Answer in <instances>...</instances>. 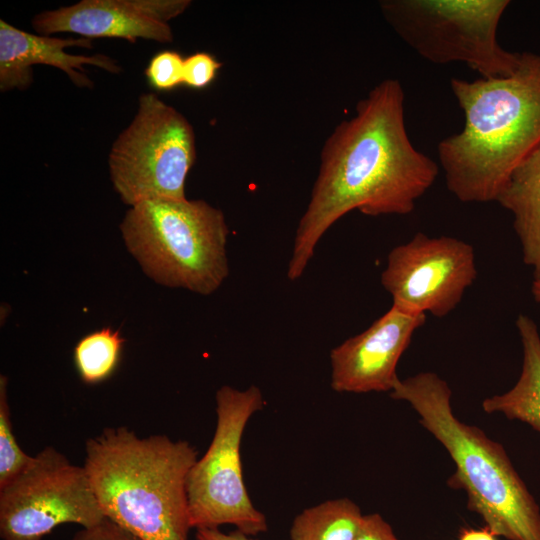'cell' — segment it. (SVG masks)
I'll return each mask as SVG.
<instances>
[{
    "instance_id": "6da1fadb",
    "label": "cell",
    "mask_w": 540,
    "mask_h": 540,
    "mask_svg": "<svg viewBox=\"0 0 540 540\" xmlns=\"http://www.w3.org/2000/svg\"><path fill=\"white\" fill-rule=\"evenodd\" d=\"M404 90L376 84L326 139L311 197L299 220L287 278L299 279L327 230L347 213L407 215L434 184L438 163L411 142Z\"/></svg>"
},
{
    "instance_id": "7a4b0ae2",
    "label": "cell",
    "mask_w": 540,
    "mask_h": 540,
    "mask_svg": "<svg viewBox=\"0 0 540 540\" xmlns=\"http://www.w3.org/2000/svg\"><path fill=\"white\" fill-rule=\"evenodd\" d=\"M450 87L464 125L437 145L447 189L464 203L496 201L512 172L540 146V54L520 52L508 76L452 78Z\"/></svg>"
},
{
    "instance_id": "3957f363",
    "label": "cell",
    "mask_w": 540,
    "mask_h": 540,
    "mask_svg": "<svg viewBox=\"0 0 540 540\" xmlns=\"http://www.w3.org/2000/svg\"><path fill=\"white\" fill-rule=\"evenodd\" d=\"M197 459L186 440L121 426L86 441L83 467L106 519L139 540H188L186 482Z\"/></svg>"
},
{
    "instance_id": "277c9868",
    "label": "cell",
    "mask_w": 540,
    "mask_h": 540,
    "mask_svg": "<svg viewBox=\"0 0 540 540\" xmlns=\"http://www.w3.org/2000/svg\"><path fill=\"white\" fill-rule=\"evenodd\" d=\"M391 398L406 401L419 423L447 450L455 464L448 483L462 488L468 508L495 536L540 540V509L505 449L480 428L460 421L448 383L434 372L399 379Z\"/></svg>"
},
{
    "instance_id": "5b68a950",
    "label": "cell",
    "mask_w": 540,
    "mask_h": 540,
    "mask_svg": "<svg viewBox=\"0 0 540 540\" xmlns=\"http://www.w3.org/2000/svg\"><path fill=\"white\" fill-rule=\"evenodd\" d=\"M120 230L145 274L158 284L201 295L228 277L224 214L204 200L150 199L131 206Z\"/></svg>"
},
{
    "instance_id": "8992f818",
    "label": "cell",
    "mask_w": 540,
    "mask_h": 540,
    "mask_svg": "<svg viewBox=\"0 0 540 540\" xmlns=\"http://www.w3.org/2000/svg\"><path fill=\"white\" fill-rule=\"evenodd\" d=\"M509 0H384L385 21L420 57L434 64L465 63L481 78L512 74L520 52L498 41Z\"/></svg>"
},
{
    "instance_id": "52a82bcc",
    "label": "cell",
    "mask_w": 540,
    "mask_h": 540,
    "mask_svg": "<svg viewBox=\"0 0 540 540\" xmlns=\"http://www.w3.org/2000/svg\"><path fill=\"white\" fill-rule=\"evenodd\" d=\"M261 390L224 385L216 392V429L205 454L191 467L186 492L191 527L234 525L248 536L267 530L264 514L247 492L240 446L249 419L264 407Z\"/></svg>"
},
{
    "instance_id": "ba28073f",
    "label": "cell",
    "mask_w": 540,
    "mask_h": 540,
    "mask_svg": "<svg viewBox=\"0 0 540 540\" xmlns=\"http://www.w3.org/2000/svg\"><path fill=\"white\" fill-rule=\"evenodd\" d=\"M195 159V133L187 118L156 94L144 93L111 147L108 168L115 191L133 206L150 199H186L185 181Z\"/></svg>"
},
{
    "instance_id": "9c48e42d",
    "label": "cell",
    "mask_w": 540,
    "mask_h": 540,
    "mask_svg": "<svg viewBox=\"0 0 540 540\" xmlns=\"http://www.w3.org/2000/svg\"><path fill=\"white\" fill-rule=\"evenodd\" d=\"M105 519L84 467L51 446L0 488L2 540H41L62 524L89 528Z\"/></svg>"
},
{
    "instance_id": "30bf717a",
    "label": "cell",
    "mask_w": 540,
    "mask_h": 540,
    "mask_svg": "<svg viewBox=\"0 0 540 540\" xmlns=\"http://www.w3.org/2000/svg\"><path fill=\"white\" fill-rule=\"evenodd\" d=\"M476 277L472 245L418 232L388 253L381 284L399 310L442 318L458 306Z\"/></svg>"
},
{
    "instance_id": "8fae6325",
    "label": "cell",
    "mask_w": 540,
    "mask_h": 540,
    "mask_svg": "<svg viewBox=\"0 0 540 540\" xmlns=\"http://www.w3.org/2000/svg\"><path fill=\"white\" fill-rule=\"evenodd\" d=\"M190 4L189 0H82L37 14L32 26L40 35L70 33L87 39L170 43L174 37L169 21Z\"/></svg>"
},
{
    "instance_id": "7c38bea8",
    "label": "cell",
    "mask_w": 540,
    "mask_h": 540,
    "mask_svg": "<svg viewBox=\"0 0 540 540\" xmlns=\"http://www.w3.org/2000/svg\"><path fill=\"white\" fill-rule=\"evenodd\" d=\"M426 314H409L392 306L365 331L330 352L331 388L336 392H391L396 368Z\"/></svg>"
},
{
    "instance_id": "4fadbf2b",
    "label": "cell",
    "mask_w": 540,
    "mask_h": 540,
    "mask_svg": "<svg viewBox=\"0 0 540 540\" xmlns=\"http://www.w3.org/2000/svg\"><path fill=\"white\" fill-rule=\"evenodd\" d=\"M68 47L92 48V40L32 34L0 20V90L27 89L33 82L32 66L36 64L62 70L78 87L93 86L84 65L110 73L121 70L114 59L104 54L74 55L65 51Z\"/></svg>"
},
{
    "instance_id": "5bb4252c",
    "label": "cell",
    "mask_w": 540,
    "mask_h": 540,
    "mask_svg": "<svg viewBox=\"0 0 540 540\" xmlns=\"http://www.w3.org/2000/svg\"><path fill=\"white\" fill-rule=\"evenodd\" d=\"M496 202L512 213L523 261L540 282V146L512 172Z\"/></svg>"
},
{
    "instance_id": "9a60e30c",
    "label": "cell",
    "mask_w": 540,
    "mask_h": 540,
    "mask_svg": "<svg viewBox=\"0 0 540 540\" xmlns=\"http://www.w3.org/2000/svg\"><path fill=\"white\" fill-rule=\"evenodd\" d=\"M516 327L523 348L520 377L507 392L484 399L482 408L486 413L520 420L540 432V335L527 315L517 317Z\"/></svg>"
},
{
    "instance_id": "2e32d148",
    "label": "cell",
    "mask_w": 540,
    "mask_h": 540,
    "mask_svg": "<svg viewBox=\"0 0 540 540\" xmlns=\"http://www.w3.org/2000/svg\"><path fill=\"white\" fill-rule=\"evenodd\" d=\"M364 515L348 498L322 502L307 508L293 520L291 540H354Z\"/></svg>"
},
{
    "instance_id": "e0dca14e",
    "label": "cell",
    "mask_w": 540,
    "mask_h": 540,
    "mask_svg": "<svg viewBox=\"0 0 540 540\" xmlns=\"http://www.w3.org/2000/svg\"><path fill=\"white\" fill-rule=\"evenodd\" d=\"M125 340L119 331L105 327L81 338L74 348L77 371L87 384L107 379L116 369Z\"/></svg>"
},
{
    "instance_id": "ac0fdd59",
    "label": "cell",
    "mask_w": 540,
    "mask_h": 540,
    "mask_svg": "<svg viewBox=\"0 0 540 540\" xmlns=\"http://www.w3.org/2000/svg\"><path fill=\"white\" fill-rule=\"evenodd\" d=\"M16 441L7 400V378L0 376V488L13 481L32 463Z\"/></svg>"
},
{
    "instance_id": "d6986e66",
    "label": "cell",
    "mask_w": 540,
    "mask_h": 540,
    "mask_svg": "<svg viewBox=\"0 0 540 540\" xmlns=\"http://www.w3.org/2000/svg\"><path fill=\"white\" fill-rule=\"evenodd\" d=\"M184 59L173 50L157 53L145 69L149 84L158 91H169L183 84Z\"/></svg>"
},
{
    "instance_id": "ffe728a7",
    "label": "cell",
    "mask_w": 540,
    "mask_h": 540,
    "mask_svg": "<svg viewBox=\"0 0 540 540\" xmlns=\"http://www.w3.org/2000/svg\"><path fill=\"white\" fill-rule=\"evenodd\" d=\"M222 63L206 52H197L184 59L183 84L194 89L208 86Z\"/></svg>"
},
{
    "instance_id": "44dd1931",
    "label": "cell",
    "mask_w": 540,
    "mask_h": 540,
    "mask_svg": "<svg viewBox=\"0 0 540 540\" xmlns=\"http://www.w3.org/2000/svg\"><path fill=\"white\" fill-rule=\"evenodd\" d=\"M71 540H139L137 537L110 521L105 519L101 523L82 528L74 534Z\"/></svg>"
},
{
    "instance_id": "7402d4cb",
    "label": "cell",
    "mask_w": 540,
    "mask_h": 540,
    "mask_svg": "<svg viewBox=\"0 0 540 540\" xmlns=\"http://www.w3.org/2000/svg\"><path fill=\"white\" fill-rule=\"evenodd\" d=\"M354 540H400L391 525L378 513L364 515Z\"/></svg>"
},
{
    "instance_id": "603a6c76",
    "label": "cell",
    "mask_w": 540,
    "mask_h": 540,
    "mask_svg": "<svg viewBox=\"0 0 540 540\" xmlns=\"http://www.w3.org/2000/svg\"><path fill=\"white\" fill-rule=\"evenodd\" d=\"M195 540H255L240 530L224 533L219 528L196 529Z\"/></svg>"
},
{
    "instance_id": "cb8c5ba5",
    "label": "cell",
    "mask_w": 540,
    "mask_h": 540,
    "mask_svg": "<svg viewBox=\"0 0 540 540\" xmlns=\"http://www.w3.org/2000/svg\"><path fill=\"white\" fill-rule=\"evenodd\" d=\"M488 528L482 529L465 528L462 529L457 540H497Z\"/></svg>"
},
{
    "instance_id": "d4e9b609",
    "label": "cell",
    "mask_w": 540,
    "mask_h": 540,
    "mask_svg": "<svg viewBox=\"0 0 540 540\" xmlns=\"http://www.w3.org/2000/svg\"><path fill=\"white\" fill-rule=\"evenodd\" d=\"M532 295L536 302L540 303V282L533 281L532 283Z\"/></svg>"
}]
</instances>
